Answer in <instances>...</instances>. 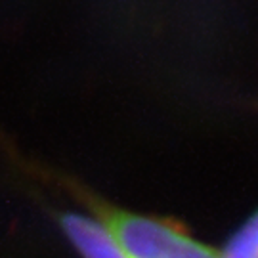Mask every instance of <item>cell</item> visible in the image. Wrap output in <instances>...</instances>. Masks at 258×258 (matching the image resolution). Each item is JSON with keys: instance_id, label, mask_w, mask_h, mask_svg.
<instances>
[{"instance_id": "cell-2", "label": "cell", "mask_w": 258, "mask_h": 258, "mask_svg": "<svg viewBox=\"0 0 258 258\" xmlns=\"http://www.w3.org/2000/svg\"><path fill=\"white\" fill-rule=\"evenodd\" d=\"M55 220L81 258H130L107 228L92 214L59 211L55 212Z\"/></svg>"}, {"instance_id": "cell-3", "label": "cell", "mask_w": 258, "mask_h": 258, "mask_svg": "<svg viewBox=\"0 0 258 258\" xmlns=\"http://www.w3.org/2000/svg\"><path fill=\"white\" fill-rule=\"evenodd\" d=\"M218 258H258V207L231 231Z\"/></svg>"}, {"instance_id": "cell-1", "label": "cell", "mask_w": 258, "mask_h": 258, "mask_svg": "<svg viewBox=\"0 0 258 258\" xmlns=\"http://www.w3.org/2000/svg\"><path fill=\"white\" fill-rule=\"evenodd\" d=\"M57 180L88 207L130 258H218L216 247L195 237L172 218L122 209L71 178L57 176Z\"/></svg>"}]
</instances>
